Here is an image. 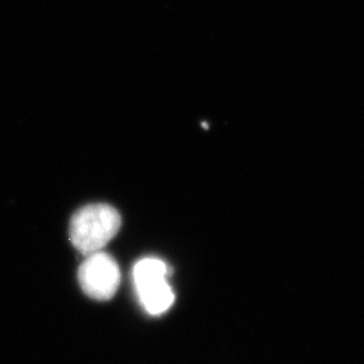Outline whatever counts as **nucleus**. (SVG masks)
<instances>
[{
	"label": "nucleus",
	"instance_id": "f257e3e1",
	"mask_svg": "<svg viewBox=\"0 0 364 364\" xmlns=\"http://www.w3.org/2000/svg\"><path fill=\"white\" fill-rule=\"evenodd\" d=\"M122 225L117 209L108 204H91L78 209L69 227L73 246L84 255L102 251L115 237Z\"/></svg>",
	"mask_w": 364,
	"mask_h": 364
},
{
	"label": "nucleus",
	"instance_id": "f03ea898",
	"mask_svg": "<svg viewBox=\"0 0 364 364\" xmlns=\"http://www.w3.org/2000/svg\"><path fill=\"white\" fill-rule=\"evenodd\" d=\"M169 267L158 258L138 260L132 269V279L138 299L144 311L153 316L168 312L174 302V291L170 287Z\"/></svg>",
	"mask_w": 364,
	"mask_h": 364
},
{
	"label": "nucleus",
	"instance_id": "7ed1b4c3",
	"mask_svg": "<svg viewBox=\"0 0 364 364\" xmlns=\"http://www.w3.org/2000/svg\"><path fill=\"white\" fill-rule=\"evenodd\" d=\"M78 282L82 291L96 301H108L117 294L120 270L117 260L103 251L87 255L78 269Z\"/></svg>",
	"mask_w": 364,
	"mask_h": 364
}]
</instances>
